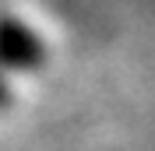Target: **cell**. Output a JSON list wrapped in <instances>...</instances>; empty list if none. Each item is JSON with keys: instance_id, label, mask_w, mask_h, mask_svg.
Here are the masks:
<instances>
[{"instance_id": "6da1fadb", "label": "cell", "mask_w": 155, "mask_h": 151, "mask_svg": "<svg viewBox=\"0 0 155 151\" xmlns=\"http://www.w3.org/2000/svg\"><path fill=\"white\" fill-rule=\"evenodd\" d=\"M42 63V42L32 28H25L21 21L0 14V67L7 70H32Z\"/></svg>"}, {"instance_id": "7a4b0ae2", "label": "cell", "mask_w": 155, "mask_h": 151, "mask_svg": "<svg viewBox=\"0 0 155 151\" xmlns=\"http://www.w3.org/2000/svg\"><path fill=\"white\" fill-rule=\"evenodd\" d=\"M0 105H7V85H4V77H0Z\"/></svg>"}]
</instances>
